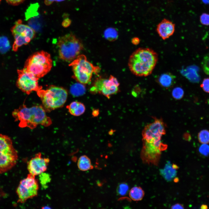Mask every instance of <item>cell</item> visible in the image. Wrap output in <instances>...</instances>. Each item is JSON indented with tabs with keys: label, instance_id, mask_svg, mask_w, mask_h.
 Instances as JSON below:
<instances>
[{
	"label": "cell",
	"instance_id": "obj_31",
	"mask_svg": "<svg viewBox=\"0 0 209 209\" xmlns=\"http://www.w3.org/2000/svg\"><path fill=\"white\" fill-rule=\"evenodd\" d=\"M201 87L205 92L209 93V78L204 79Z\"/></svg>",
	"mask_w": 209,
	"mask_h": 209
},
{
	"label": "cell",
	"instance_id": "obj_8",
	"mask_svg": "<svg viewBox=\"0 0 209 209\" xmlns=\"http://www.w3.org/2000/svg\"><path fill=\"white\" fill-rule=\"evenodd\" d=\"M18 158L11 139L8 136L0 134V173L11 169L16 164Z\"/></svg>",
	"mask_w": 209,
	"mask_h": 209
},
{
	"label": "cell",
	"instance_id": "obj_33",
	"mask_svg": "<svg viewBox=\"0 0 209 209\" xmlns=\"http://www.w3.org/2000/svg\"><path fill=\"white\" fill-rule=\"evenodd\" d=\"M9 4L14 6L19 4L22 2L24 0H6Z\"/></svg>",
	"mask_w": 209,
	"mask_h": 209
},
{
	"label": "cell",
	"instance_id": "obj_21",
	"mask_svg": "<svg viewBox=\"0 0 209 209\" xmlns=\"http://www.w3.org/2000/svg\"><path fill=\"white\" fill-rule=\"evenodd\" d=\"M70 91L73 96L78 97L83 95L85 92L86 89L83 84L76 83L72 85Z\"/></svg>",
	"mask_w": 209,
	"mask_h": 209
},
{
	"label": "cell",
	"instance_id": "obj_15",
	"mask_svg": "<svg viewBox=\"0 0 209 209\" xmlns=\"http://www.w3.org/2000/svg\"><path fill=\"white\" fill-rule=\"evenodd\" d=\"M177 166L167 161L164 167L160 170V174L167 181L173 180L177 174Z\"/></svg>",
	"mask_w": 209,
	"mask_h": 209
},
{
	"label": "cell",
	"instance_id": "obj_32",
	"mask_svg": "<svg viewBox=\"0 0 209 209\" xmlns=\"http://www.w3.org/2000/svg\"><path fill=\"white\" fill-rule=\"evenodd\" d=\"M39 175L41 176L40 179H41V183L42 184H46V183L49 182L50 178L48 174L44 173V172Z\"/></svg>",
	"mask_w": 209,
	"mask_h": 209
},
{
	"label": "cell",
	"instance_id": "obj_24",
	"mask_svg": "<svg viewBox=\"0 0 209 209\" xmlns=\"http://www.w3.org/2000/svg\"><path fill=\"white\" fill-rule=\"evenodd\" d=\"M116 190L118 195L124 196L128 193L129 187L127 184L125 183H121L118 185Z\"/></svg>",
	"mask_w": 209,
	"mask_h": 209
},
{
	"label": "cell",
	"instance_id": "obj_1",
	"mask_svg": "<svg viewBox=\"0 0 209 209\" xmlns=\"http://www.w3.org/2000/svg\"><path fill=\"white\" fill-rule=\"evenodd\" d=\"M165 132L166 125L161 119L155 118L153 122L145 126L142 133L141 155L143 159L149 162L159 160L161 151L166 147L161 140Z\"/></svg>",
	"mask_w": 209,
	"mask_h": 209
},
{
	"label": "cell",
	"instance_id": "obj_19",
	"mask_svg": "<svg viewBox=\"0 0 209 209\" xmlns=\"http://www.w3.org/2000/svg\"><path fill=\"white\" fill-rule=\"evenodd\" d=\"M174 78L173 75L168 73L161 75L158 79V82L160 85L165 88H168L173 84Z\"/></svg>",
	"mask_w": 209,
	"mask_h": 209
},
{
	"label": "cell",
	"instance_id": "obj_23",
	"mask_svg": "<svg viewBox=\"0 0 209 209\" xmlns=\"http://www.w3.org/2000/svg\"><path fill=\"white\" fill-rule=\"evenodd\" d=\"M104 36L107 39L113 41L117 39L118 34L117 31L114 28H109L105 31Z\"/></svg>",
	"mask_w": 209,
	"mask_h": 209
},
{
	"label": "cell",
	"instance_id": "obj_12",
	"mask_svg": "<svg viewBox=\"0 0 209 209\" xmlns=\"http://www.w3.org/2000/svg\"><path fill=\"white\" fill-rule=\"evenodd\" d=\"M119 83L117 79L112 75L109 79L98 78L90 89L93 93H99L109 98L111 95L119 91Z\"/></svg>",
	"mask_w": 209,
	"mask_h": 209
},
{
	"label": "cell",
	"instance_id": "obj_39",
	"mask_svg": "<svg viewBox=\"0 0 209 209\" xmlns=\"http://www.w3.org/2000/svg\"><path fill=\"white\" fill-rule=\"evenodd\" d=\"M202 2L205 4H209V0H202Z\"/></svg>",
	"mask_w": 209,
	"mask_h": 209
},
{
	"label": "cell",
	"instance_id": "obj_35",
	"mask_svg": "<svg viewBox=\"0 0 209 209\" xmlns=\"http://www.w3.org/2000/svg\"><path fill=\"white\" fill-rule=\"evenodd\" d=\"M64 0H45L44 2L45 4L46 5H49L51 4L53 2H61Z\"/></svg>",
	"mask_w": 209,
	"mask_h": 209
},
{
	"label": "cell",
	"instance_id": "obj_38",
	"mask_svg": "<svg viewBox=\"0 0 209 209\" xmlns=\"http://www.w3.org/2000/svg\"><path fill=\"white\" fill-rule=\"evenodd\" d=\"M99 113V111L98 109H95L93 110L92 114L93 116H97L98 115Z\"/></svg>",
	"mask_w": 209,
	"mask_h": 209
},
{
	"label": "cell",
	"instance_id": "obj_2",
	"mask_svg": "<svg viewBox=\"0 0 209 209\" xmlns=\"http://www.w3.org/2000/svg\"><path fill=\"white\" fill-rule=\"evenodd\" d=\"M46 112L42 105L28 107L23 104L14 110L12 115L15 121H19V127L33 129L38 125L47 127L52 124L51 119L47 116Z\"/></svg>",
	"mask_w": 209,
	"mask_h": 209
},
{
	"label": "cell",
	"instance_id": "obj_11",
	"mask_svg": "<svg viewBox=\"0 0 209 209\" xmlns=\"http://www.w3.org/2000/svg\"><path fill=\"white\" fill-rule=\"evenodd\" d=\"M17 72L18 76L16 82V86L23 92L29 95L32 91L36 92L42 89V87L39 85L38 79L24 68L18 69Z\"/></svg>",
	"mask_w": 209,
	"mask_h": 209
},
{
	"label": "cell",
	"instance_id": "obj_36",
	"mask_svg": "<svg viewBox=\"0 0 209 209\" xmlns=\"http://www.w3.org/2000/svg\"><path fill=\"white\" fill-rule=\"evenodd\" d=\"M131 42L133 44L135 45H137L139 43L140 39L138 37H134L132 39Z\"/></svg>",
	"mask_w": 209,
	"mask_h": 209
},
{
	"label": "cell",
	"instance_id": "obj_13",
	"mask_svg": "<svg viewBox=\"0 0 209 209\" xmlns=\"http://www.w3.org/2000/svg\"><path fill=\"white\" fill-rule=\"evenodd\" d=\"M50 160L43 157L40 153L35 154L27 163V169L29 174L35 176L45 172Z\"/></svg>",
	"mask_w": 209,
	"mask_h": 209
},
{
	"label": "cell",
	"instance_id": "obj_14",
	"mask_svg": "<svg viewBox=\"0 0 209 209\" xmlns=\"http://www.w3.org/2000/svg\"><path fill=\"white\" fill-rule=\"evenodd\" d=\"M175 28L174 24L168 19H164L157 25L156 31L160 37L165 40L174 34Z\"/></svg>",
	"mask_w": 209,
	"mask_h": 209
},
{
	"label": "cell",
	"instance_id": "obj_17",
	"mask_svg": "<svg viewBox=\"0 0 209 209\" xmlns=\"http://www.w3.org/2000/svg\"><path fill=\"white\" fill-rule=\"evenodd\" d=\"M77 166L80 170L83 171L88 170L93 168L90 159L85 155L79 157L78 161Z\"/></svg>",
	"mask_w": 209,
	"mask_h": 209
},
{
	"label": "cell",
	"instance_id": "obj_6",
	"mask_svg": "<svg viewBox=\"0 0 209 209\" xmlns=\"http://www.w3.org/2000/svg\"><path fill=\"white\" fill-rule=\"evenodd\" d=\"M57 45L59 58L68 62H71L75 59L83 48L81 41L71 33L59 37Z\"/></svg>",
	"mask_w": 209,
	"mask_h": 209
},
{
	"label": "cell",
	"instance_id": "obj_3",
	"mask_svg": "<svg viewBox=\"0 0 209 209\" xmlns=\"http://www.w3.org/2000/svg\"><path fill=\"white\" fill-rule=\"evenodd\" d=\"M158 60V55L153 49L140 48L130 56L128 66L133 74L138 77H146L151 74Z\"/></svg>",
	"mask_w": 209,
	"mask_h": 209
},
{
	"label": "cell",
	"instance_id": "obj_7",
	"mask_svg": "<svg viewBox=\"0 0 209 209\" xmlns=\"http://www.w3.org/2000/svg\"><path fill=\"white\" fill-rule=\"evenodd\" d=\"M69 65L72 68L73 78L83 84L90 82L93 73L97 74L100 71V67L94 66L84 55H78Z\"/></svg>",
	"mask_w": 209,
	"mask_h": 209
},
{
	"label": "cell",
	"instance_id": "obj_5",
	"mask_svg": "<svg viewBox=\"0 0 209 209\" xmlns=\"http://www.w3.org/2000/svg\"><path fill=\"white\" fill-rule=\"evenodd\" d=\"M52 66V61L50 54L41 51L35 53L28 57L24 68L39 80L48 73Z\"/></svg>",
	"mask_w": 209,
	"mask_h": 209
},
{
	"label": "cell",
	"instance_id": "obj_28",
	"mask_svg": "<svg viewBox=\"0 0 209 209\" xmlns=\"http://www.w3.org/2000/svg\"><path fill=\"white\" fill-rule=\"evenodd\" d=\"M201 64L204 71L206 74L209 75V55L204 57Z\"/></svg>",
	"mask_w": 209,
	"mask_h": 209
},
{
	"label": "cell",
	"instance_id": "obj_10",
	"mask_svg": "<svg viewBox=\"0 0 209 209\" xmlns=\"http://www.w3.org/2000/svg\"><path fill=\"white\" fill-rule=\"evenodd\" d=\"M39 188L35 176L29 174L26 178L20 181L17 189L19 198L18 202L24 203L28 199L37 196Z\"/></svg>",
	"mask_w": 209,
	"mask_h": 209
},
{
	"label": "cell",
	"instance_id": "obj_27",
	"mask_svg": "<svg viewBox=\"0 0 209 209\" xmlns=\"http://www.w3.org/2000/svg\"><path fill=\"white\" fill-rule=\"evenodd\" d=\"M184 91L180 87H176L173 89L172 92L173 97L176 100H180L183 96Z\"/></svg>",
	"mask_w": 209,
	"mask_h": 209
},
{
	"label": "cell",
	"instance_id": "obj_34",
	"mask_svg": "<svg viewBox=\"0 0 209 209\" xmlns=\"http://www.w3.org/2000/svg\"><path fill=\"white\" fill-rule=\"evenodd\" d=\"M71 23V21L69 18L66 19L62 22V24L64 27H67L69 26Z\"/></svg>",
	"mask_w": 209,
	"mask_h": 209
},
{
	"label": "cell",
	"instance_id": "obj_20",
	"mask_svg": "<svg viewBox=\"0 0 209 209\" xmlns=\"http://www.w3.org/2000/svg\"><path fill=\"white\" fill-rule=\"evenodd\" d=\"M130 197L134 201L141 200L144 195L143 190L140 187L134 186L132 188L129 192Z\"/></svg>",
	"mask_w": 209,
	"mask_h": 209
},
{
	"label": "cell",
	"instance_id": "obj_25",
	"mask_svg": "<svg viewBox=\"0 0 209 209\" xmlns=\"http://www.w3.org/2000/svg\"><path fill=\"white\" fill-rule=\"evenodd\" d=\"M10 47L9 42L5 36L0 37V52L4 53L8 51Z\"/></svg>",
	"mask_w": 209,
	"mask_h": 209
},
{
	"label": "cell",
	"instance_id": "obj_37",
	"mask_svg": "<svg viewBox=\"0 0 209 209\" xmlns=\"http://www.w3.org/2000/svg\"><path fill=\"white\" fill-rule=\"evenodd\" d=\"M183 206L179 203L175 204L171 207V208L172 209H183Z\"/></svg>",
	"mask_w": 209,
	"mask_h": 209
},
{
	"label": "cell",
	"instance_id": "obj_29",
	"mask_svg": "<svg viewBox=\"0 0 209 209\" xmlns=\"http://www.w3.org/2000/svg\"><path fill=\"white\" fill-rule=\"evenodd\" d=\"M199 151L202 154L208 155L209 154V146L207 144H203L199 148Z\"/></svg>",
	"mask_w": 209,
	"mask_h": 209
},
{
	"label": "cell",
	"instance_id": "obj_30",
	"mask_svg": "<svg viewBox=\"0 0 209 209\" xmlns=\"http://www.w3.org/2000/svg\"><path fill=\"white\" fill-rule=\"evenodd\" d=\"M200 21L203 24L209 25V14L206 13L202 14L200 17Z\"/></svg>",
	"mask_w": 209,
	"mask_h": 209
},
{
	"label": "cell",
	"instance_id": "obj_41",
	"mask_svg": "<svg viewBox=\"0 0 209 209\" xmlns=\"http://www.w3.org/2000/svg\"><path fill=\"white\" fill-rule=\"evenodd\" d=\"M1 0H0V2H1Z\"/></svg>",
	"mask_w": 209,
	"mask_h": 209
},
{
	"label": "cell",
	"instance_id": "obj_22",
	"mask_svg": "<svg viewBox=\"0 0 209 209\" xmlns=\"http://www.w3.org/2000/svg\"><path fill=\"white\" fill-rule=\"evenodd\" d=\"M37 3L31 4L25 13V19L28 20L30 18L39 15L37 10L39 7Z\"/></svg>",
	"mask_w": 209,
	"mask_h": 209
},
{
	"label": "cell",
	"instance_id": "obj_26",
	"mask_svg": "<svg viewBox=\"0 0 209 209\" xmlns=\"http://www.w3.org/2000/svg\"><path fill=\"white\" fill-rule=\"evenodd\" d=\"M198 139L199 142L202 144L209 143V131L203 130L200 131L198 135Z\"/></svg>",
	"mask_w": 209,
	"mask_h": 209
},
{
	"label": "cell",
	"instance_id": "obj_4",
	"mask_svg": "<svg viewBox=\"0 0 209 209\" xmlns=\"http://www.w3.org/2000/svg\"><path fill=\"white\" fill-rule=\"evenodd\" d=\"M46 112H50L62 107L66 102L68 96L67 90L62 87L54 85L46 89H42L36 92Z\"/></svg>",
	"mask_w": 209,
	"mask_h": 209
},
{
	"label": "cell",
	"instance_id": "obj_40",
	"mask_svg": "<svg viewBox=\"0 0 209 209\" xmlns=\"http://www.w3.org/2000/svg\"><path fill=\"white\" fill-rule=\"evenodd\" d=\"M207 208V206L206 205H202L201 206V208L202 209H206Z\"/></svg>",
	"mask_w": 209,
	"mask_h": 209
},
{
	"label": "cell",
	"instance_id": "obj_18",
	"mask_svg": "<svg viewBox=\"0 0 209 209\" xmlns=\"http://www.w3.org/2000/svg\"><path fill=\"white\" fill-rule=\"evenodd\" d=\"M28 20V26L35 31H39L43 26V21L42 17L39 14L29 19Z\"/></svg>",
	"mask_w": 209,
	"mask_h": 209
},
{
	"label": "cell",
	"instance_id": "obj_16",
	"mask_svg": "<svg viewBox=\"0 0 209 209\" xmlns=\"http://www.w3.org/2000/svg\"><path fill=\"white\" fill-rule=\"evenodd\" d=\"M69 113L74 116H79L82 114L85 110V107L82 103L77 101L71 102L66 106Z\"/></svg>",
	"mask_w": 209,
	"mask_h": 209
},
{
	"label": "cell",
	"instance_id": "obj_9",
	"mask_svg": "<svg viewBox=\"0 0 209 209\" xmlns=\"http://www.w3.org/2000/svg\"><path fill=\"white\" fill-rule=\"evenodd\" d=\"M11 31L15 39L12 48L14 51H17L22 45L28 44L35 35V31L29 26L23 24L21 20L16 21Z\"/></svg>",
	"mask_w": 209,
	"mask_h": 209
}]
</instances>
